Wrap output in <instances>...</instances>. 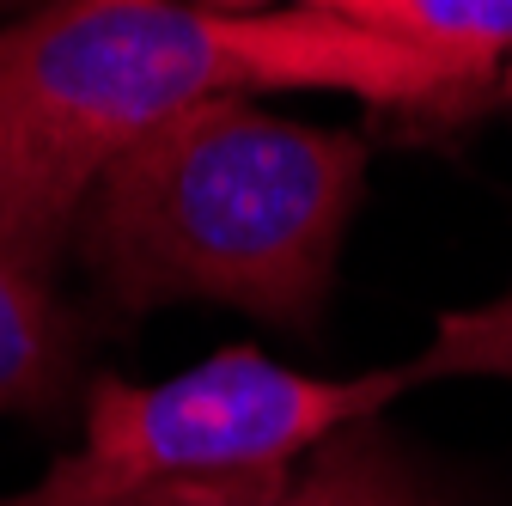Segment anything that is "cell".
<instances>
[{
  "label": "cell",
  "instance_id": "obj_1",
  "mask_svg": "<svg viewBox=\"0 0 512 506\" xmlns=\"http://www.w3.org/2000/svg\"><path fill=\"white\" fill-rule=\"evenodd\" d=\"M482 61L409 49L330 13L214 0H49L0 25V244L55 269L110 159L171 116L250 92L458 104Z\"/></svg>",
  "mask_w": 512,
  "mask_h": 506
},
{
  "label": "cell",
  "instance_id": "obj_2",
  "mask_svg": "<svg viewBox=\"0 0 512 506\" xmlns=\"http://www.w3.org/2000/svg\"><path fill=\"white\" fill-rule=\"evenodd\" d=\"M360 177L354 135L214 98L110 159L74 232L122 311L214 299L311 336Z\"/></svg>",
  "mask_w": 512,
  "mask_h": 506
},
{
  "label": "cell",
  "instance_id": "obj_3",
  "mask_svg": "<svg viewBox=\"0 0 512 506\" xmlns=\"http://www.w3.org/2000/svg\"><path fill=\"white\" fill-rule=\"evenodd\" d=\"M439 378H512V293L439 318L415 360L348 378L293 372L256 348H220L159 385L104 372L86 397V439L0 506H122L165 482L281 470Z\"/></svg>",
  "mask_w": 512,
  "mask_h": 506
},
{
  "label": "cell",
  "instance_id": "obj_4",
  "mask_svg": "<svg viewBox=\"0 0 512 506\" xmlns=\"http://www.w3.org/2000/svg\"><path fill=\"white\" fill-rule=\"evenodd\" d=\"M122 506H445V494L378 421H360L299 464L165 482Z\"/></svg>",
  "mask_w": 512,
  "mask_h": 506
},
{
  "label": "cell",
  "instance_id": "obj_5",
  "mask_svg": "<svg viewBox=\"0 0 512 506\" xmlns=\"http://www.w3.org/2000/svg\"><path fill=\"white\" fill-rule=\"evenodd\" d=\"M80 324L55 293V269L0 244V415L55 421L74 397Z\"/></svg>",
  "mask_w": 512,
  "mask_h": 506
},
{
  "label": "cell",
  "instance_id": "obj_6",
  "mask_svg": "<svg viewBox=\"0 0 512 506\" xmlns=\"http://www.w3.org/2000/svg\"><path fill=\"white\" fill-rule=\"evenodd\" d=\"M214 7H244V0H214ZM293 7L348 19L409 49L482 61V68L512 49V0H293Z\"/></svg>",
  "mask_w": 512,
  "mask_h": 506
},
{
  "label": "cell",
  "instance_id": "obj_7",
  "mask_svg": "<svg viewBox=\"0 0 512 506\" xmlns=\"http://www.w3.org/2000/svg\"><path fill=\"white\" fill-rule=\"evenodd\" d=\"M37 7H49V0H0V13H19V19L37 13Z\"/></svg>",
  "mask_w": 512,
  "mask_h": 506
}]
</instances>
